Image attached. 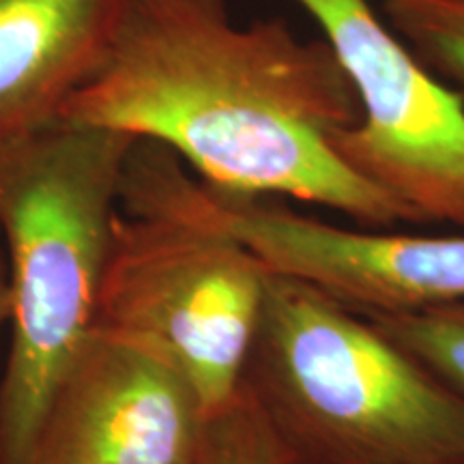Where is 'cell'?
<instances>
[{
    "mask_svg": "<svg viewBox=\"0 0 464 464\" xmlns=\"http://www.w3.org/2000/svg\"><path fill=\"white\" fill-rule=\"evenodd\" d=\"M357 95L324 39L284 17L235 24L228 0H125L110 50L61 119L164 144L202 181L392 228L404 211L342 164Z\"/></svg>",
    "mask_w": 464,
    "mask_h": 464,
    "instance_id": "cell-1",
    "label": "cell"
},
{
    "mask_svg": "<svg viewBox=\"0 0 464 464\" xmlns=\"http://www.w3.org/2000/svg\"><path fill=\"white\" fill-rule=\"evenodd\" d=\"M136 138L56 121L0 142L9 351L0 464H24L52 392L97 329L121 177Z\"/></svg>",
    "mask_w": 464,
    "mask_h": 464,
    "instance_id": "cell-2",
    "label": "cell"
},
{
    "mask_svg": "<svg viewBox=\"0 0 464 464\" xmlns=\"http://www.w3.org/2000/svg\"><path fill=\"white\" fill-rule=\"evenodd\" d=\"M198 188L200 179L164 144H131L97 329L164 359L208 420L239 396L269 271L207 216Z\"/></svg>",
    "mask_w": 464,
    "mask_h": 464,
    "instance_id": "cell-3",
    "label": "cell"
},
{
    "mask_svg": "<svg viewBox=\"0 0 464 464\" xmlns=\"http://www.w3.org/2000/svg\"><path fill=\"white\" fill-rule=\"evenodd\" d=\"M243 390L297 464H464V398L363 314L269 274Z\"/></svg>",
    "mask_w": 464,
    "mask_h": 464,
    "instance_id": "cell-4",
    "label": "cell"
},
{
    "mask_svg": "<svg viewBox=\"0 0 464 464\" xmlns=\"http://www.w3.org/2000/svg\"><path fill=\"white\" fill-rule=\"evenodd\" d=\"M295 3L321 28L357 95V123L334 133V153L409 224L464 232V92L423 65L374 0Z\"/></svg>",
    "mask_w": 464,
    "mask_h": 464,
    "instance_id": "cell-5",
    "label": "cell"
},
{
    "mask_svg": "<svg viewBox=\"0 0 464 464\" xmlns=\"http://www.w3.org/2000/svg\"><path fill=\"white\" fill-rule=\"evenodd\" d=\"M198 194L207 216L239 239L269 274L312 284L359 314L464 301V232L342 228L295 211L276 196L237 194L202 179Z\"/></svg>",
    "mask_w": 464,
    "mask_h": 464,
    "instance_id": "cell-6",
    "label": "cell"
},
{
    "mask_svg": "<svg viewBox=\"0 0 464 464\" xmlns=\"http://www.w3.org/2000/svg\"><path fill=\"white\" fill-rule=\"evenodd\" d=\"M205 421L164 359L95 329L52 392L24 464H189Z\"/></svg>",
    "mask_w": 464,
    "mask_h": 464,
    "instance_id": "cell-7",
    "label": "cell"
},
{
    "mask_svg": "<svg viewBox=\"0 0 464 464\" xmlns=\"http://www.w3.org/2000/svg\"><path fill=\"white\" fill-rule=\"evenodd\" d=\"M125 0H0V142L56 123L100 69Z\"/></svg>",
    "mask_w": 464,
    "mask_h": 464,
    "instance_id": "cell-8",
    "label": "cell"
},
{
    "mask_svg": "<svg viewBox=\"0 0 464 464\" xmlns=\"http://www.w3.org/2000/svg\"><path fill=\"white\" fill-rule=\"evenodd\" d=\"M411 52L445 84L464 91V0H374Z\"/></svg>",
    "mask_w": 464,
    "mask_h": 464,
    "instance_id": "cell-9",
    "label": "cell"
},
{
    "mask_svg": "<svg viewBox=\"0 0 464 464\" xmlns=\"http://www.w3.org/2000/svg\"><path fill=\"white\" fill-rule=\"evenodd\" d=\"M363 316L406 355L464 398V301Z\"/></svg>",
    "mask_w": 464,
    "mask_h": 464,
    "instance_id": "cell-10",
    "label": "cell"
},
{
    "mask_svg": "<svg viewBox=\"0 0 464 464\" xmlns=\"http://www.w3.org/2000/svg\"><path fill=\"white\" fill-rule=\"evenodd\" d=\"M189 464H297V456L241 385L239 396L205 421Z\"/></svg>",
    "mask_w": 464,
    "mask_h": 464,
    "instance_id": "cell-11",
    "label": "cell"
},
{
    "mask_svg": "<svg viewBox=\"0 0 464 464\" xmlns=\"http://www.w3.org/2000/svg\"><path fill=\"white\" fill-rule=\"evenodd\" d=\"M9 263H7V249H5L3 235H0V335L7 332L9 327Z\"/></svg>",
    "mask_w": 464,
    "mask_h": 464,
    "instance_id": "cell-12",
    "label": "cell"
}]
</instances>
